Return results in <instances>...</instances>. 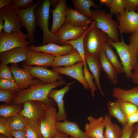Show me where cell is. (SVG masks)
Wrapping results in <instances>:
<instances>
[{"label":"cell","instance_id":"6da1fadb","mask_svg":"<svg viewBox=\"0 0 138 138\" xmlns=\"http://www.w3.org/2000/svg\"><path fill=\"white\" fill-rule=\"evenodd\" d=\"M67 84L64 79L52 84L40 81L26 89L18 91L11 104H22L27 101H36L43 102L49 106L53 105V100L48 97L49 93L57 87Z\"/></svg>","mask_w":138,"mask_h":138},{"label":"cell","instance_id":"7a4b0ae2","mask_svg":"<svg viewBox=\"0 0 138 138\" xmlns=\"http://www.w3.org/2000/svg\"><path fill=\"white\" fill-rule=\"evenodd\" d=\"M106 43L116 49L121 60L126 77L131 79L132 71L138 67V52L131 45H128L125 43L122 34L119 42H115L108 39Z\"/></svg>","mask_w":138,"mask_h":138},{"label":"cell","instance_id":"3957f363","mask_svg":"<svg viewBox=\"0 0 138 138\" xmlns=\"http://www.w3.org/2000/svg\"><path fill=\"white\" fill-rule=\"evenodd\" d=\"M108 39L107 35L97 27L93 21L86 31L84 39L85 56H91L99 58L104 44Z\"/></svg>","mask_w":138,"mask_h":138},{"label":"cell","instance_id":"277c9868","mask_svg":"<svg viewBox=\"0 0 138 138\" xmlns=\"http://www.w3.org/2000/svg\"><path fill=\"white\" fill-rule=\"evenodd\" d=\"M112 15L99 9L92 11L91 18L96 22L97 28L107 35L108 39L115 42L120 41L118 23L113 19Z\"/></svg>","mask_w":138,"mask_h":138},{"label":"cell","instance_id":"5b68a950","mask_svg":"<svg viewBox=\"0 0 138 138\" xmlns=\"http://www.w3.org/2000/svg\"><path fill=\"white\" fill-rule=\"evenodd\" d=\"M51 5V0H43L35 10L37 26L40 28L43 32L42 45L50 42L59 44L57 37L52 33L49 29L50 8Z\"/></svg>","mask_w":138,"mask_h":138},{"label":"cell","instance_id":"8992f818","mask_svg":"<svg viewBox=\"0 0 138 138\" xmlns=\"http://www.w3.org/2000/svg\"><path fill=\"white\" fill-rule=\"evenodd\" d=\"M27 34L21 30L13 29L11 33H6L3 30L0 32V53L15 48L31 45Z\"/></svg>","mask_w":138,"mask_h":138},{"label":"cell","instance_id":"52a82bcc","mask_svg":"<svg viewBox=\"0 0 138 138\" xmlns=\"http://www.w3.org/2000/svg\"><path fill=\"white\" fill-rule=\"evenodd\" d=\"M43 1L42 0L37 1L32 6L26 9H17L22 26L26 30L31 45H33L35 41L34 34L37 26L35 10L37 7Z\"/></svg>","mask_w":138,"mask_h":138},{"label":"cell","instance_id":"ba28073f","mask_svg":"<svg viewBox=\"0 0 138 138\" xmlns=\"http://www.w3.org/2000/svg\"><path fill=\"white\" fill-rule=\"evenodd\" d=\"M0 19L4 21L3 31L6 33H10L14 29L21 30L23 27L17 9L12 5L0 9Z\"/></svg>","mask_w":138,"mask_h":138},{"label":"cell","instance_id":"9c48e42d","mask_svg":"<svg viewBox=\"0 0 138 138\" xmlns=\"http://www.w3.org/2000/svg\"><path fill=\"white\" fill-rule=\"evenodd\" d=\"M57 112L53 105L49 106L44 116L39 121L44 138H52L57 131L56 125Z\"/></svg>","mask_w":138,"mask_h":138},{"label":"cell","instance_id":"30bf717a","mask_svg":"<svg viewBox=\"0 0 138 138\" xmlns=\"http://www.w3.org/2000/svg\"><path fill=\"white\" fill-rule=\"evenodd\" d=\"M118 22V29L121 34H131L138 29V13L125 10L116 15Z\"/></svg>","mask_w":138,"mask_h":138},{"label":"cell","instance_id":"8fae6325","mask_svg":"<svg viewBox=\"0 0 138 138\" xmlns=\"http://www.w3.org/2000/svg\"><path fill=\"white\" fill-rule=\"evenodd\" d=\"M23 105V109L19 114L29 120L38 121L43 117L49 106L43 102L36 101H27Z\"/></svg>","mask_w":138,"mask_h":138},{"label":"cell","instance_id":"7c38bea8","mask_svg":"<svg viewBox=\"0 0 138 138\" xmlns=\"http://www.w3.org/2000/svg\"><path fill=\"white\" fill-rule=\"evenodd\" d=\"M88 28L75 26L66 21L58 30L55 35L58 39L59 44L63 45L68 41L79 38Z\"/></svg>","mask_w":138,"mask_h":138},{"label":"cell","instance_id":"4fadbf2b","mask_svg":"<svg viewBox=\"0 0 138 138\" xmlns=\"http://www.w3.org/2000/svg\"><path fill=\"white\" fill-rule=\"evenodd\" d=\"M74 82V81L71 82L67 84L64 87L60 89H53L48 94V98L54 100L58 106V110L56 116L57 121L67 120V116L65 110L63 98L65 94L68 91Z\"/></svg>","mask_w":138,"mask_h":138},{"label":"cell","instance_id":"5bb4252c","mask_svg":"<svg viewBox=\"0 0 138 138\" xmlns=\"http://www.w3.org/2000/svg\"><path fill=\"white\" fill-rule=\"evenodd\" d=\"M23 68L35 78L43 82L52 84L59 80L64 79V78L59 74L46 67L31 66L25 67Z\"/></svg>","mask_w":138,"mask_h":138},{"label":"cell","instance_id":"9a60e30c","mask_svg":"<svg viewBox=\"0 0 138 138\" xmlns=\"http://www.w3.org/2000/svg\"><path fill=\"white\" fill-rule=\"evenodd\" d=\"M9 67L15 81L19 85L21 90L26 89L40 81L26 70L21 68L17 63L12 64Z\"/></svg>","mask_w":138,"mask_h":138},{"label":"cell","instance_id":"2e32d148","mask_svg":"<svg viewBox=\"0 0 138 138\" xmlns=\"http://www.w3.org/2000/svg\"><path fill=\"white\" fill-rule=\"evenodd\" d=\"M29 50L37 52H44L55 57L70 54L76 50L70 45H59L53 42H50L43 45L36 46L31 45L28 47Z\"/></svg>","mask_w":138,"mask_h":138},{"label":"cell","instance_id":"e0dca14e","mask_svg":"<svg viewBox=\"0 0 138 138\" xmlns=\"http://www.w3.org/2000/svg\"><path fill=\"white\" fill-rule=\"evenodd\" d=\"M55 56L44 52H37L28 49L26 59L21 65L24 67L33 65L47 67L51 66Z\"/></svg>","mask_w":138,"mask_h":138},{"label":"cell","instance_id":"ac0fdd59","mask_svg":"<svg viewBox=\"0 0 138 138\" xmlns=\"http://www.w3.org/2000/svg\"><path fill=\"white\" fill-rule=\"evenodd\" d=\"M88 122L85 124V132L90 138H105L104 130L105 123L104 117L95 118L91 115L87 118Z\"/></svg>","mask_w":138,"mask_h":138},{"label":"cell","instance_id":"d6986e66","mask_svg":"<svg viewBox=\"0 0 138 138\" xmlns=\"http://www.w3.org/2000/svg\"><path fill=\"white\" fill-rule=\"evenodd\" d=\"M83 65V62L81 61L70 67H53L52 68V70L59 74L67 75L76 79L82 84L85 89H88L90 88L84 78L82 69Z\"/></svg>","mask_w":138,"mask_h":138},{"label":"cell","instance_id":"ffe728a7","mask_svg":"<svg viewBox=\"0 0 138 138\" xmlns=\"http://www.w3.org/2000/svg\"><path fill=\"white\" fill-rule=\"evenodd\" d=\"M28 47H16L0 53L1 63L8 65L24 61L27 58Z\"/></svg>","mask_w":138,"mask_h":138},{"label":"cell","instance_id":"44dd1931","mask_svg":"<svg viewBox=\"0 0 138 138\" xmlns=\"http://www.w3.org/2000/svg\"><path fill=\"white\" fill-rule=\"evenodd\" d=\"M67 6L66 0H59L56 7L50 10L53 16L52 25L50 31L54 34H55L66 22Z\"/></svg>","mask_w":138,"mask_h":138},{"label":"cell","instance_id":"7402d4cb","mask_svg":"<svg viewBox=\"0 0 138 138\" xmlns=\"http://www.w3.org/2000/svg\"><path fill=\"white\" fill-rule=\"evenodd\" d=\"M57 131L65 133L74 138H90L85 132L80 129L78 124L75 122L66 120L63 122H56Z\"/></svg>","mask_w":138,"mask_h":138},{"label":"cell","instance_id":"603a6c76","mask_svg":"<svg viewBox=\"0 0 138 138\" xmlns=\"http://www.w3.org/2000/svg\"><path fill=\"white\" fill-rule=\"evenodd\" d=\"M66 22L74 26L87 28L93 21L91 18L67 6L66 8Z\"/></svg>","mask_w":138,"mask_h":138},{"label":"cell","instance_id":"cb8c5ba5","mask_svg":"<svg viewBox=\"0 0 138 138\" xmlns=\"http://www.w3.org/2000/svg\"><path fill=\"white\" fill-rule=\"evenodd\" d=\"M112 95L117 100L129 102L138 106V86L128 90L114 88L112 89Z\"/></svg>","mask_w":138,"mask_h":138},{"label":"cell","instance_id":"d4e9b609","mask_svg":"<svg viewBox=\"0 0 138 138\" xmlns=\"http://www.w3.org/2000/svg\"><path fill=\"white\" fill-rule=\"evenodd\" d=\"M85 60L92 73L97 89L102 95L105 97L100 82V73L102 67L99 59L93 56H85Z\"/></svg>","mask_w":138,"mask_h":138},{"label":"cell","instance_id":"484cf974","mask_svg":"<svg viewBox=\"0 0 138 138\" xmlns=\"http://www.w3.org/2000/svg\"><path fill=\"white\" fill-rule=\"evenodd\" d=\"M81 61H83V59L79 53L75 50L70 54L55 57L51 67L52 68L61 66L68 67Z\"/></svg>","mask_w":138,"mask_h":138},{"label":"cell","instance_id":"4316f807","mask_svg":"<svg viewBox=\"0 0 138 138\" xmlns=\"http://www.w3.org/2000/svg\"><path fill=\"white\" fill-rule=\"evenodd\" d=\"M99 59L102 68L106 74L108 78L112 83L116 84L117 82L118 73L107 59L103 49L101 52Z\"/></svg>","mask_w":138,"mask_h":138},{"label":"cell","instance_id":"83f0119b","mask_svg":"<svg viewBox=\"0 0 138 138\" xmlns=\"http://www.w3.org/2000/svg\"><path fill=\"white\" fill-rule=\"evenodd\" d=\"M107 105L110 117L115 118L123 126L127 124V118L122 111L117 100L114 101H109Z\"/></svg>","mask_w":138,"mask_h":138},{"label":"cell","instance_id":"f1b7e54d","mask_svg":"<svg viewBox=\"0 0 138 138\" xmlns=\"http://www.w3.org/2000/svg\"><path fill=\"white\" fill-rule=\"evenodd\" d=\"M105 123V131L104 133L105 138H121L122 129L118 124L113 123L111 118L107 114L104 117Z\"/></svg>","mask_w":138,"mask_h":138},{"label":"cell","instance_id":"f546056e","mask_svg":"<svg viewBox=\"0 0 138 138\" xmlns=\"http://www.w3.org/2000/svg\"><path fill=\"white\" fill-rule=\"evenodd\" d=\"M74 9L84 15L91 18L92 11L91 7L98 9L99 6L93 0H72Z\"/></svg>","mask_w":138,"mask_h":138},{"label":"cell","instance_id":"4dcf8cb0","mask_svg":"<svg viewBox=\"0 0 138 138\" xmlns=\"http://www.w3.org/2000/svg\"><path fill=\"white\" fill-rule=\"evenodd\" d=\"M112 47L111 45L106 42L103 45V50L107 59L117 73H124L122 64L119 61L117 55L113 51Z\"/></svg>","mask_w":138,"mask_h":138},{"label":"cell","instance_id":"1f68e13d","mask_svg":"<svg viewBox=\"0 0 138 138\" xmlns=\"http://www.w3.org/2000/svg\"><path fill=\"white\" fill-rule=\"evenodd\" d=\"M12 131L25 129L29 120L20 114L6 119Z\"/></svg>","mask_w":138,"mask_h":138},{"label":"cell","instance_id":"d6a6232c","mask_svg":"<svg viewBox=\"0 0 138 138\" xmlns=\"http://www.w3.org/2000/svg\"><path fill=\"white\" fill-rule=\"evenodd\" d=\"M23 107V104L15 105L1 104L0 117L6 119L19 114L22 111Z\"/></svg>","mask_w":138,"mask_h":138},{"label":"cell","instance_id":"836d02e7","mask_svg":"<svg viewBox=\"0 0 138 138\" xmlns=\"http://www.w3.org/2000/svg\"><path fill=\"white\" fill-rule=\"evenodd\" d=\"M25 129L27 138H44L39 121L29 120Z\"/></svg>","mask_w":138,"mask_h":138},{"label":"cell","instance_id":"e575fe53","mask_svg":"<svg viewBox=\"0 0 138 138\" xmlns=\"http://www.w3.org/2000/svg\"><path fill=\"white\" fill-rule=\"evenodd\" d=\"M87 30L79 38L75 40L68 41L63 45H70L72 46L79 53L83 59L84 63L86 62L85 60V55L84 45V39Z\"/></svg>","mask_w":138,"mask_h":138},{"label":"cell","instance_id":"d590c367","mask_svg":"<svg viewBox=\"0 0 138 138\" xmlns=\"http://www.w3.org/2000/svg\"><path fill=\"white\" fill-rule=\"evenodd\" d=\"M83 73L84 80L89 85L93 98L94 96V93L97 89L95 84L93 81L94 77L88 71L86 62L84 63Z\"/></svg>","mask_w":138,"mask_h":138},{"label":"cell","instance_id":"8d00e7d4","mask_svg":"<svg viewBox=\"0 0 138 138\" xmlns=\"http://www.w3.org/2000/svg\"><path fill=\"white\" fill-rule=\"evenodd\" d=\"M117 100L122 111L127 118L138 110V106L131 103Z\"/></svg>","mask_w":138,"mask_h":138},{"label":"cell","instance_id":"74e56055","mask_svg":"<svg viewBox=\"0 0 138 138\" xmlns=\"http://www.w3.org/2000/svg\"><path fill=\"white\" fill-rule=\"evenodd\" d=\"M20 90L19 85L15 81L0 78V90L9 91Z\"/></svg>","mask_w":138,"mask_h":138},{"label":"cell","instance_id":"f35d334b","mask_svg":"<svg viewBox=\"0 0 138 138\" xmlns=\"http://www.w3.org/2000/svg\"><path fill=\"white\" fill-rule=\"evenodd\" d=\"M109 8L112 15H117L123 13L125 10L124 0H112Z\"/></svg>","mask_w":138,"mask_h":138},{"label":"cell","instance_id":"ab89813d","mask_svg":"<svg viewBox=\"0 0 138 138\" xmlns=\"http://www.w3.org/2000/svg\"><path fill=\"white\" fill-rule=\"evenodd\" d=\"M19 91L0 90V101L4 102L7 105L11 104Z\"/></svg>","mask_w":138,"mask_h":138},{"label":"cell","instance_id":"60d3db41","mask_svg":"<svg viewBox=\"0 0 138 138\" xmlns=\"http://www.w3.org/2000/svg\"><path fill=\"white\" fill-rule=\"evenodd\" d=\"M11 130L6 119L0 118V133L7 138H14L12 135Z\"/></svg>","mask_w":138,"mask_h":138},{"label":"cell","instance_id":"b9f144b4","mask_svg":"<svg viewBox=\"0 0 138 138\" xmlns=\"http://www.w3.org/2000/svg\"><path fill=\"white\" fill-rule=\"evenodd\" d=\"M0 78L15 81L9 67L4 63L0 65Z\"/></svg>","mask_w":138,"mask_h":138},{"label":"cell","instance_id":"7bdbcfd3","mask_svg":"<svg viewBox=\"0 0 138 138\" xmlns=\"http://www.w3.org/2000/svg\"><path fill=\"white\" fill-rule=\"evenodd\" d=\"M34 2L33 0H14L12 5L17 9H25L32 6Z\"/></svg>","mask_w":138,"mask_h":138},{"label":"cell","instance_id":"ee69618b","mask_svg":"<svg viewBox=\"0 0 138 138\" xmlns=\"http://www.w3.org/2000/svg\"><path fill=\"white\" fill-rule=\"evenodd\" d=\"M125 10L135 12L138 10V0H124Z\"/></svg>","mask_w":138,"mask_h":138},{"label":"cell","instance_id":"f6af8a7d","mask_svg":"<svg viewBox=\"0 0 138 138\" xmlns=\"http://www.w3.org/2000/svg\"><path fill=\"white\" fill-rule=\"evenodd\" d=\"M129 41V44L138 52V29L131 34Z\"/></svg>","mask_w":138,"mask_h":138},{"label":"cell","instance_id":"bcb514c9","mask_svg":"<svg viewBox=\"0 0 138 138\" xmlns=\"http://www.w3.org/2000/svg\"><path fill=\"white\" fill-rule=\"evenodd\" d=\"M134 125H128L127 124L123 126L122 133L121 138H130L133 132Z\"/></svg>","mask_w":138,"mask_h":138},{"label":"cell","instance_id":"7dc6e473","mask_svg":"<svg viewBox=\"0 0 138 138\" xmlns=\"http://www.w3.org/2000/svg\"><path fill=\"white\" fill-rule=\"evenodd\" d=\"M127 119V124L128 125H133L136 123H138V110L128 117Z\"/></svg>","mask_w":138,"mask_h":138},{"label":"cell","instance_id":"c3c4849f","mask_svg":"<svg viewBox=\"0 0 138 138\" xmlns=\"http://www.w3.org/2000/svg\"><path fill=\"white\" fill-rule=\"evenodd\" d=\"M12 135L14 138H27L25 129L12 131Z\"/></svg>","mask_w":138,"mask_h":138},{"label":"cell","instance_id":"681fc988","mask_svg":"<svg viewBox=\"0 0 138 138\" xmlns=\"http://www.w3.org/2000/svg\"><path fill=\"white\" fill-rule=\"evenodd\" d=\"M131 79L134 83L138 85V67L132 72Z\"/></svg>","mask_w":138,"mask_h":138},{"label":"cell","instance_id":"f907efd6","mask_svg":"<svg viewBox=\"0 0 138 138\" xmlns=\"http://www.w3.org/2000/svg\"><path fill=\"white\" fill-rule=\"evenodd\" d=\"M14 2V0H0V9L5 6L12 5Z\"/></svg>","mask_w":138,"mask_h":138},{"label":"cell","instance_id":"816d5d0a","mask_svg":"<svg viewBox=\"0 0 138 138\" xmlns=\"http://www.w3.org/2000/svg\"><path fill=\"white\" fill-rule=\"evenodd\" d=\"M130 138H138V123L134 125L133 131Z\"/></svg>","mask_w":138,"mask_h":138},{"label":"cell","instance_id":"f5cc1de1","mask_svg":"<svg viewBox=\"0 0 138 138\" xmlns=\"http://www.w3.org/2000/svg\"><path fill=\"white\" fill-rule=\"evenodd\" d=\"M52 138H69V137L67 135L57 131Z\"/></svg>","mask_w":138,"mask_h":138},{"label":"cell","instance_id":"db71d44e","mask_svg":"<svg viewBox=\"0 0 138 138\" xmlns=\"http://www.w3.org/2000/svg\"><path fill=\"white\" fill-rule=\"evenodd\" d=\"M112 0H100V3L101 4H104L108 8H109Z\"/></svg>","mask_w":138,"mask_h":138},{"label":"cell","instance_id":"11a10c76","mask_svg":"<svg viewBox=\"0 0 138 138\" xmlns=\"http://www.w3.org/2000/svg\"><path fill=\"white\" fill-rule=\"evenodd\" d=\"M4 20L0 19V32L2 31V30L3 29L4 27Z\"/></svg>","mask_w":138,"mask_h":138},{"label":"cell","instance_id":"9f6ffc18","mask_svg":"<svg viewBox=\"0 0 138 138\" xmlns=\"http://www.w3.org/2000/svg\"><path fill=\"white\" fill-rule=\"evenodd\" d=\"M0 138H7L6 137H5L4 135L1 134L0 135Z\"/></svg>","mask_w":138,"mask_h":138},{"label":"cell","instance_id":"6f0895ef","mask_svg":"<svg viewBox=\"0 0 138 138\" xmlns=\"http://www.w3.org/2000/svg\"><path fill=\"white\" fill-rule=\"evenodd\" d=\"M69 138H74L73 137H71V136H70V137H69Z\"/></svg>","mask_w":138,"mask_h":138}]
</instances>
